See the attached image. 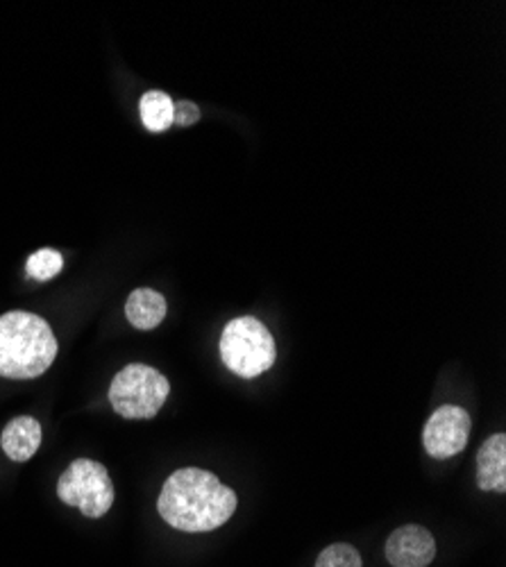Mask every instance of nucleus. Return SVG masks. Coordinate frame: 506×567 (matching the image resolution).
<instances>
[{"label":"nucleus","instance_id":"f257e3e1","mask_svg":"<svg viewBox=\"0 0 506 567\" xmlns=\"http://www.w3.org/2000/svg\"><path fill=\"white\" fill-rule=\"evenodd\" d=\"M157 511L166 525L184 534L223 527L237 511V493L200 467H182L166 480Z\"/></svg>","mask_w":506,"mask_h":567},{"label":"nucleus","instance_id":"f03ea898","mask_svg":"<svg viewBox=\"0 0 506 567\" xmlns=\"http://www.w3.org/2000/svg\"><path fill=\"white\" fill-rule=\"evenodd\" d=\"M58 359L51 324L37 313L10 311L0 316V377L34 380Z\"/></svg>","mask_w":506,"mask_h":567},{"label":"nucleus","instance_id":"7ed1b4c3","mask_svg":"<svg viewBox=\"0 0 506 567\" xmlns=\"http://www.w3.org/2000/svg\"><path fill=\"white\" fill-rule=\"evenodd\" d=\"M220 359L229 372L244 380H255L272 368L278 359L275 341L266 324L252 316L229 320L220 334Z\"/></svg>","mask_w":506,"mask_h":567},{"label":"nucleus","instance_id":"20e7f679","mask_svg":"<svg viewBox=\"0 0 506 567\" xmlns=\"http://www.w3.org/2000/svg\"><path fill=\"white\" fill-rule=\"evenodd\" d=\"M168 393L171 384L159 370L146 363H130L112 380L110 402L121 417L151 420L159 413Z\"/></svg>","mask_w":506,"mask_h":567},{"label":"nucleus","instance_id":"39448f33","mask_svg":"<svg viewBox=\"0 0 506 567\" xmlns=\"http://www.w3.org/2000/svg\"><path fill=\"white\" fill-rule=\"evenodd\" d=\"M58 497L69 506H78L84 517L99 519L107 515L114 504V484L107 467L91 458L73 461L58 482Z\"/></svg>","mask_w":506,"mask_h":567},{"label":"nucleus","instance_id":"423d86ee","mask_svg":"<svg viewBox=\"0 0 506 567\" xmlns=\"http://www.w3.org/2000/svg\"><path fill=\"white\" fill-rule=\"evenodd\" d=\"M473 430V417L466 409L445 404L438 406L423 432V445L432 458H452L462 454L468 445V436Z\"/></svg>","mask_w":506,"mask_h":567},{"label":"nucleus","instance_id":"0eeeda50","mask_svg":"<svg viewBox=\"0 0 506 567\" xmlns=\"http://www.w3.org/2000/svg\"><path fill=\"white\" fill-rule=\"evenodd\" d=\"M384 554L393 567H427L436 558V540L421 525H404L389 536Z\"/></svg>","mask_w":506,"mask_h":567},{"label":"nucleus","instance_id":"6e6552de","mask_svg":"<svg viewBox=\"0 0 506 567\" xmlns=\"http://www.w3.org/2000/svg\"><path fill=\"white\" fill-rule=\"evenodd\" d=\"M41 445V424L32 415H19L0 434V447L14 463L30 461Z\"/></svg>","mask_w":506,"mask_h":567},{"label":"nucleus","instance_id":"1a4fd4ad","mask_svg":"<svg viewBox=\"0 0 506 567\" xmlns=\"http://www.w3.org/2000/svg\"><path fill=\"white\" fill-rule=\"evenodd\" d=\"M477 486L482 491H506V436L493 434L477 454Z\"/></svg>","mask_w":506,"mask_h":567},{"label":"nucleus","instance_id":"9d476101","mask_svg":"<svg viewBox=\"0 0 506 567\" xmlns=\"http://www.w3.org/2000/svg\"><path fill=\"white\" fill-rule=\"evenodd\" d=\"M166 298L153 289H136L125 302V316L130 324L142 329V332H151V329L159 327L166 318Z\"/></svg>","mask_w":506,"mask_h":567},{"label":"nucleus","instance_id":"9b49d317","mask_svg":"<svg viewBox=\"0 0 506 567\" xmlns=\"http://www.w3.org/2000/svg\"><path fill=\"white\" fill-rule=\"evenodd\" d=\"M142 123L151 132H166L173 125V101L164 91H148L140 103Z\"/></svg>","mask_w":506,"mask_h":567},{"label":"nucleus","instance_id":"f8f14e48","mask_svg":"<svg viewBox=\"0 0 506 567\" xmlns=\"http://www.w3.org/2000/svg\"><path fill=\"white\" fill-rule=\"evenodd\" d=\"M62 266H64L62 255H60L58 250L45 248V250L34 252V255L28 259L25 270H28V275H30L32 279L49 281V279H53V277L62 270Z\"/></svg>","mask_w":506,"mask_h":567},{"label":"nucleus","instance_id":"ddd939ff","mask_svg":"<svg viewBox=\"0 0 506 567\" xmlns=\"http://www.w3.org/2000/svg\"><path fill=\"white\" fill-rule=\"evenodd\" d=\"M316 567H363V560L352 545L337 543L320 551V556L316 558Z\"/></svg>","mask_w":506,"mask_h":567},{"label":"nucleus","instance_id":"4468645a","mask_svg":"<svg viewBox=\"0 0 506 567\" xmlns=\"http://www.w3.org/2000/svg\"><path fill=\"white\" fill-rule=\"evenodd\" d=\"M198 121H200V110H198V105H194V103H189V101L173 103V123L189 127V125H194V123H198Z\"/></svg>","mask_w":506,"mask_h":567}]
</instances>
